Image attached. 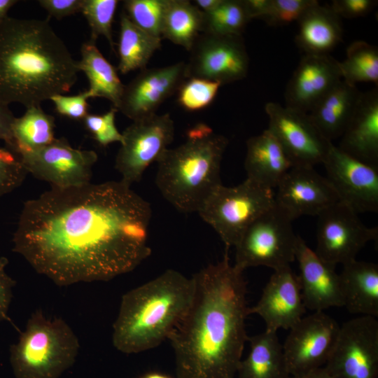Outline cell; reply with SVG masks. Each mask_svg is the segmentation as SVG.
Instances as JSON below:
<instances>
[{"mask_svg":"<svg viewBox=\"0 0 378 378\" xmlns=\"http://www.w3.org/2000/svg\"><path fill=\"white\" fill-rule=\"evenodd\" d=\"M295 42L304 54L328 55L342 40L340 18L330 8L316 3L298 20Z\"/></svg>","mask_w":378,"mask_h":378,"instance_id":"cell-26","label":"cell"},{"mask_svg":"<svg viewBox=\"0 0 378 378\" xmlns=\"http://www.w3.org/2000/svg\"><path fill=\"white\" fill-rule=\"evenodd\" d=\"M378 237L377 227L365 226L358 214L342 202L318 216L316 255L336 267L356 259L359 251Z\"/></svg>","mask_w":378,"mask_h":378,"instance_id":"cell-11","label":"cell"},{"mask_svg":"<svg viewBox=\"0 0 378 378\" xmlns=\"http://www.w3.org/2000/svg\"><path fill=\"white\" fill-rule=\"evenodd\" d=\"M77 336L60 318H48L41 310L29 318L18 342L10 348L16 378H58L75 362Z\"/></svg>","mask_w":378,"mask_h":378,"instance_id":"cell-6","label":"cell"},{"mask_svg":"<svg viewBox=\"0 0 378 378\" xmlns=\"http://www.w3.org/2000/svg\"><path fill=\"white\" fill-rule=\"evenodd\" d=\"M139 378H172L167 374L157 372H150L146 374H144Z\"/></svg>","mask_w":378,"mask_h":378,"instance_id":"cell-49","label":"cell"},{"mask_svg":"<svg viewBox=\"0 0 378 378\" xmlns=\"http://www.w3.org/2000/svg\"><path fill=\"white\" fill-rule=\"evenodd\" d=\"M316 0H271L266 15L262 19L270 26L286 25L298 22Z\"/></svg>","mask_w":378,"mask_h":378,"instance_id":"cell-38","label":"cell"},{"mask_svg":"<svg viewBox=\"0 0 378 378\" xmlns=\"http://www.w3.org/2000/svg\"><path fill=\"white\" fill-rule=\"evenodd\" d=\"M204 13L192 1L168 0L165 10L162 39H168L188 51L202 33Z\"/></svg>","mask_w":378,"mask_h":378,"instance_id":"cell-30","label":"cell"},{"mask_svg":"<svg viewBox=\"0 0 378 378\" xmlns=\"http://www.w3.org/2000/svg\"><path fill=\"white\" fill-rule=\"evenodd\" d=\"M276 189V204L293 220L305 215L318 216L340 202L327 177L312 167H293Z\"/></svg>","mask_w":378,"mask_h":378,"instance_id":"cell-18","label":"cell"},{"mask_svg":"<svg viewBox=\"0 0 378 378\" xmlns=\"http://www.w3.org/2000/svg\"><path fill=\"white\" fill-rule=\"evenodd\" d=\"M15 120L8 105L0 102V140H3L10 150L13 146V125Z\"/></svg>","mask_w":378,"mask_h":378,"instance_id":"cell-44","label":"cell"},{"mask_svg":"<svg viewBox=\"0 0 378 378\" xmlns=\"http://www.w3.org/2000/svg\"><path fill=\"white\" fill-rule=\"evenodd\" d=\"M276 332L265 330L248 337L250 350L239 363L238 378H288L283 346Z\"/></svg>","mask_w":378,"mask_h":378,"instance_id":"cell-27","label":"cell"},{"mask_svg":"<svg viewBox=\"0 0 378 378\" xmlns=\"http://www.w3.org/2000/svg\"><path fill=\"white\" fill-rule=\"evenodd\" d=\"M8 260L6 257L0 258V321H10L8 316L9 307L13 298V288L15 281L6 272Z\"/></svg>","mask_w":378,"mask_h":378,"instance_id":"cell-42","label":"cell"},{"mask_svg":"<svg viewBox=\"0 0 378 378\" xmlns=\"http://www.w3.org/2000/svg\"><path fill=\"white\" fill-rule=\"evenodd\" d=\"M341 80L339 62L335 58L304 54L287 85L286 106L309 113Z\"/></svg>","mask_w":378,"mask_h":378,"instance_id":"cell-20","label":"cell"},{"mask_svg":"<svg viewBox=\"0 0 378 378\" xmlns=\"http://www.w3.org/2000/svg\"><path fill=\"white\" fill-rule=\"evenodd\" d=\"M339 274L344 307L351 314L378 317V265L354 260Z\"/></svg>","mask_w":378,"mask_h":378,"instance_id":"cell-24","label":"cell"},{"mask_svg":"<svg viewBox=\"0 0 378 378\" xmlns=\"http://www.w3.org/2000/svg\"><path fill=\"white\" fill-rule=\"evenodd\" d=\"M124 13L144 31L162 39V29L168 0H126Z\"/></svg>","mask_w":378,"mask_h":378,"instance_id":"cell-34","label":"cell"},{"mask_svg":"<svg viewBox=\"0 0 378 378\" xmlns=\"http://www.w3.org/2000/svg\"><path fill=\"white\" fill-rule=\"evenodd\" d=\"M220 85L216 81L188 78L177 91L178 103L188 111L203 109L213 102Z\"/></svg>","mask_w":378,"mask_h":378,"instance_id":"cell-36","label":"cell"},{"mask_svg":"<svg viewBox=\"0 0 378 378\" xmlns=\"http://www.w3.org/2000/svg\"><path fill=\"white\" fill-rule=\"evenodd\" d=\"M228 139L206 124L187 132L184 143L167 148L157 161L155 184L163 197L183 213L197 212L222 184L220 165Z\"/></svg>","mask_w":378,"mask_h":378,"instance_id":"cell-5","label":"cell"},{"mask_svg":"<svg viewBox=\"0 0 378 378\" xmlns=\"http://www.w3.org/2000/svg\"><path fill=\"white\" fill-rule=\"evenodd\" d=\"M341 150L365 163L378 167V91L362 92L344 129Z\"/></svg>","mask_w":378,"mask_h":378,"instance_id":"cell-22","label":"cell"},{"mask_svg":"<svg viewBox=\"0 0 378 378\" xmlns=\"http://www.w3.org/2000/svg\"><path fill=\"white\" fill-rule=\"evenodd\" d=\"M361 93L356 85L342 79L309 111L312 121L328 140L332 142L342 136Z\"/></svg>","mask_w":378,"mask_h":378,"instance_id":"cell-25","label":"cell"},{"mask_svg":"<svg viewBox=\"0 0 378 378\" xmlns=\"http://www.w3.org/2000/svg\"><path fill=\"white\" fill-rule=\"evenodd\" d=\"M186 68V64L179 62L141 70L125 85L117 110L133 121L155 114L159 106L177 92L187 78Z\"/></svg>","mask_w":378,"mask_h":378,"instance_id":"cell-17","label":"cell"},{"mask_svg":"<svg viewBox=\"0 0 378 378\" xmlns=\"http://www.w3.org/2000/svg\"><path fill=\"white\" fill-rule=\"evenodd\" d=\"M27 174L19 155L0 146V198L18 188Z\"/></svg>","mask_w":378,"mask_h":378,"instance_id":"cell-39","label":"cell"},{"mask_svg":"<svg viewBox=\"0 0 378 378\" xmlns=\"http://www.w3.org/2000/svg\"><path fill=\"white\" fill-rule=\"evenodd\" d=\"M78 71L47 20L8 16L0 23V102L40 106L68 92Z\"/></svg>","mask_w":378,"mask_h":378,"instance_id":"cell-3","label":"cell"},{"mask_svg":"<svg viewBox=\"0 0 378 378\" xmlns=\"http://www.w3.org/2000/svg\"><path fill=\"white\" fill-rule=\"evenodd\" d=\"M122 134L115 168L120 181L131 186L140 181L147 167L168 148L174 139V124L169 113H155L133 121Z\"/></svg>","mask_w":378,"mask_h":378,"instance_id":"cell-9","label":"cell"},{"mask_svg":"<svg viewBox=\"0 0 378 378\" xmlns=\"http://www.w3.org/2000/svg\"><path fill=\"white\" fill-rule=\"evenodd\" d=\"M55 118L47 114L40 106L27 108L13 125V146L16 154L41 148L55 140Z\"/></svg>","mask_w":378,"mask_h":378,"instance_id":"cell-31","label":"cell"},{"mask_svg":"<svg viewBox=\"0 0 378 378\" xmlns=\"http://www.w3.org/2000/svg\"><path fill=\"white\" fill-rule=\"evenodd\" d=\"M288 378H330V377L325 368L322 367L304 374L290 375Z\"/></svg>","mask_w":378,"mask_h":378,"instance_id":"cell-47","label":"cell"},{"mask_svg":"<svg viewBox=\"0 0 378 378\" xmlns=\"http://www.w3.org/2000/svg\"><path fill=\"white\" fill-rule=\"evenodd\" d=\"M250 19H262L267 14L271 0H242Z\"/></svg>","mask_w":378,"mask_h":378,"instance_id":"cell-45","label":"cell"},{"mask_svg":"<svg viewBox=\"0 0 378 378\" xmlns=\"http://www.w3.org/2000/svg\"><path fill=\"white\" fill-rule=\"evenodd\" d=\"M118 3V0H83L80 12L90 27V41L96 42L99 36H103L113 49L112 22Z\"/></svg>","mask_w":378,"mask_h":378,"instance_id":"cell-35","label":"cell"},{"mask_svg":"<svg viewBox=\"0 0 378 378\" xmlns=\"http://www.w3.org/2000/svg\"><path fill=\"white\" fill-rule=\"evenodd\" d=\"M294 220L274 201L245 230L235 245V263L241 271L265 266L274 270L295 260L298 235L293 231Z\"/></svg>","mask_w":378,"mask_h":378,"instance_id":"cell-8","label":"cell"},{"mask_svg":"<svg viewBox=\"0 0 378 378\" xmlns=\"http://www.w3.org/2000/svg\"><path fill=\"white\" fill-rule=\"evenodd\" d=\"M323 164L340 202L357 214L378 211V167L349 155L334 144Z\"/></svg>","mask_w":378,"mask_h":378,"instance_id":"cell-16","label":"cell"},{"mask_svg":"<svg viewBox=\"0 0 378 378\" xmlns=\"http://www.w3.org/2000/svg\"><path fill=\"white\" fill-rule=\"evenodd\" d=\"M249 21L242 0H222L215 9L204 13L202 33L241 36Z\"/></svg>","mask_w":378,"mask_h":378,"instance_id":"cell-33","label":"cell"},{"mask_svg":"<svg viewBox=\"0 0 378 378\" xmlns=\"http://www.w3.org/2000/svg\"><path fill=\"white\" fill-rule=\"evenodd\" d=\"M295 260L298 262L301 293L306 309L324 312L344 307L340 275L333 267L321 260L298 236Z\"/></svg>","mask_w":378,"mask_h":378,"instance_id":"cell-21","label":"cell"},{"mask_svg":"<svg viewBox=\"0 0 378 378\" xmlns=\"http://www.w3.org/2000/svg\"><path fill=\"white\" fill-rule=\"evenodd\" d=\"M194 288L192 277L169 269L125 293L113 325L114 347L136 354L168 340L187 312Z\"/></svg>","mask_w":378,"mask_h":378,"instance_id":"cell-4","label":"cell"},{"mask_svg":"<svg viewBox=\"0 0 378 378\" xmlns=\"http://www.w3.org/2000/svg\"><path fill=\"white\" fill-rule=\"evenodd\" d=\"M342 79L351 85L358 83H378V50L363 41H354L346 50V57L339 62Z\"/></svg>","mask_w":378,"mask_h":378,"instance_id":"cell-32","label":"cell"},{"mask_svg":"<svg viewBox=\"0 0 378 378\" xmlns=\"http://www.w3.org/2000/svg\"><path fill=\"white\" fill-rule=\"evenodd\" d=\"M377 2L374 0H334L330 8L340 18L351 19L366 15Z\"/></svg>","mask_w":378,"mask_h":378,"instance_id":"cell-41","label":"cell"},{"mask_svg":"<svg viewBox=\"0 0 378 378\" xmlns=\"http://www.w3.org/2000/svg\"><path fill=\"white\" fill-rule=\"evenodd\" d=\"M117 111L118 110L113 107L103 114L88 113L83 120L86 130L103 147L114 142H122V134L118 131L115 123Z\"/></svg>","mask_w":378,"mask_h":378,"instance_id":"cell-37","label":"cell"},{"mask_svg":"<svg viewBox=\"0 0 378 378\" xmlns=\"http://www.w3.org/2000/svg\"><path fill=\"white\" fill-rule=\"evenodd\" d=\"M306 312L298 276L290 266L274 270L248 315L258 314L267 330H290Z\"/></svg>","mask_w":378,"mask_h":378,"instance_id":"cell-19","label":"cell"},{"mask_svg":"<svg viewBox=\"0 0 378 378\" xmlns=\"http://www.w3.org/2000/svg\"><path fill=\"white\" fill-rule=\"evenodd\" d=\"M38 2L50 16L60 20L80 12L83 0H39Z\"/></svg>","mask_w":378,"mask_h":378,"instance_id":"cell-43","label":"cell"},{"mask_svg":"<svg viewBox=\"0 0 378 378\" xmlns=\"http://www.w3.org/2000/svg\"><path fill=\"white\" fill-rule=\"evenodd\" d=\"M265 110L268 130L276 138L293 166L314 167L323 162L331 146L305 113L278 103L268 102Z\"/></svg>","mask_w":378,"mask_h":378,"instance_id":"cell-15","label":"cell"},{"mask_svg":"<svg viewBox=\"0 0 378 378\" xmlns=\"http://www.w3.org/2000/svg\"><path fill=\"white\" fill-rule=\"evenodd\" d=\"M340 326L324 312L302 317L289 330L283 352L290 375L324 367L336 344Z\"/></svg>","mask_w":378,"mask_h":378,"instance_id":"cell-14","label":"cell"},{"mask_svg":"<svg viewBox=\"0 0 378 378\" xmlns=\"http://www.w3.org/2000/svg\"><path fill=\"white\" fill-rule=\"evenodd\" d=\"M222 0H195L192 2L203 13H209L215 9Z\"/></svg>","mask_w":378,"mask_h":378,"instance_id":"cell-46","label":"cell"},{"mask_svg":"<svg viewBox=\"0 0 378 378\" xmlns=\"http://www.w3.org/2000/svg\"><path fill=\"white\" fill-rule=\"evenodd\" d=\"M18 155L27 173L57 188L90 183L98 160L95 151L73 148L64 138Z\"/></svg>","mask_w":378,"mask_h":378,"instance_id":"cell-13","label":"cell"},{"mask_svg":"<svg viewBox=\"0 0 378 378\" xmlns=\"http://www.w3.org/2000/svg\"><path fill=\"white\" fill-rule=\"evenodd\" d=\"M189 51L187 78H202L223 85L242 80L247 75L249 58L241 36L201 33Z\"/></svg>","mask_w":378,"mask_h":378,"instance_id":"cell-12","label":"cell"},{"mask_svg":"<svg viewBox=\"0 0 378 378\" xmlns=\"http://www.w3.org/2000/svg\"><path fill=\"white\" fill-rule=\"evenodd\" d=\"M90 98L86 90L73 96L56 94L50 99L55 104V111L59 115L73 120H83L88 114V99Z\"/></svg>","mask_w":378,"mask_h":378,"instance_id":"cell-40","label":"cell"},{"mask_svg":"<svg viewBox=\"0 0 378 378\" xmlns=\"http://www.w3.org/2000/svg\"><path fill=\"white\" fill-rule=\"evenodd\" d=\"M18 1L0 0V23L8 17L7 13L10 8Z\"/></svg>","mask_w":378,"mask_h":378,"instance_id":"cell-48","label":"cell"},{"mask_svg":"<svg viewBox=\"0 0 378 378\" xmlns=\"http://www.w3.org/2000/svg\"><path fill=\"white\" fill-rule=\"evenodd\" d=\"M151 215L121 181L51 187L23 205L13 251L57 286L109 281L150 256Z\"/></svg>","mask_w":378,"mask_h":378,"instance_id":"cell-1","label":"cell"},{"mask_svg":"<svg viewBox=\"0 0 378 378\" xmlns=\"http://www.w3.org/2000/svg\"><path fill=\"white\" fill-rule=\"evenodd\" d=\"M324 368L330 378H377V318L359 316L340 326L336 344Z\"/></svg>","mask_w":378,"mask_h":378,"instance_id":"cell-10","label":"cell"},{"mask_svg":"<svg viewBox=\"0 0 378 378\" xmlns=\"http://www.w3.org/2000/svg\"><path fill=\"white\" fill-rule=\"evenodd\" d=\"M95 43L89 40L83 43L81 58L77 61V66L89 80L88 92L90 98H105L117 109L125 85L119 78L115 68L103 56Z\"/></svg>","mask_w":378,"mask_h":378,"instance_id":"cell-28","label":"cell"},{"mask_svg":"<svg viewBox=\"0 0 378 378\" xmlns=\"http://www.w3.org/2000/svg\"><path fill=\"white\" fill-rule=\"evenodd\" d=\"M293 167L282 146L268 129L247 140L246 178L274 190Z\"/></svg>","mask_w":378,"mask_h":378,"instance_id":"cell-23","label":"cell"},{"mask_svg":"<svg viewBox=\"0 0 378 378\" xmlns=\"http://www.w3.org/2000/svg\"><path fill=\"white\" fill-rule=\"evenodd\" d=\"M223 258L192 276L194 293L169 336L177 378H234L248 335L247 284Z\"/></svg>","mask_w":378,"mask_h":378,"instance_id":"cell-2","label":"cell"},{"mask_svg":"<svg viewBox=\"0 0 378 378\" xmlns=\"http://www.w3.org/2000/svg\"><path fill=\"white\" fill-rule=\"evenodd\" d=\"M161 41L139 28L122 12L120 22L118 70L126 74L146 69L152 55L160 48Z\"/></svg>","mask_w":378,"mask_h":378,"instance_id":"cell-29","label":"cell"},{"mask_svg":"<svg viewBox=\"0 0 378 378\" xmlns=\"http://www.w3.org/2000/svg\"><path fill=\"white\" fill-rule=\"evenodd\" d=\"M274 203V190L246 178L236 186H219L197 213L229 249L235 246L247 227Z\"/></svg>","mask_w":378,"mask_h":378,"instance_id":"cell-7","label":"cell"}]
</instances>
